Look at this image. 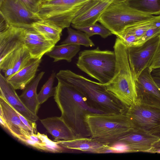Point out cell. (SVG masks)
I'll list each match as a JSON object with an SVG mask.
<instances>
[{
  "instance_id": "obj_22",
  "label": "cell",
  "mask_w": 160,
  "mask_h": 160,
  "mask_svg": "<svg viewBox=\"0 0 160 160\" xmlns=\"http://www.w3.org/2000/svg\"><path fill=\"white\" fill-rule=\"evenodd\" d=\"M32 28L55 44L60 40L63 30L53 23L42 20L34 23Z\"/></svg>"
},
{
  "instance_id": "obj_32",
  "label": "cell",
  "mask_w": 160,
  "mask_h": 160,
  "mask_svg": "<svg viewBox=\"0 0 160 160\" xmlns=\"http://www.w3.org/2000/svg\"><path fill=\"white\" fill-rule=\"evenodd\" d=\"M28 9L37 14L42 0H19Z\"/></svg>"
},
{
  "instance_id": "obj_15",
  "label": "cell",
  "mask_w": 160,
  "mask_h": 160,
  "mask_svg": "<svg viewBox=\"0 0 160 160\" xmlns=\"http://www.w3.org/2000/svg\"><path fill=\"white\" fill-rule=\"evenodd\" d=\"M33 59L23 46L9 53L0 61V69L7 78L26 66Z\"/></svg>"
},
{
  "instance_id": "obj_8",
  "label": "cell",
  "mask_w": 160,
  "mask_h": 160,
  "mask_svg": "<svg viewBox=\"0 0 160 160\" xmlns=\"http://www.w3.org/2000/svg\"><path fill=\"white\" fill-rule=\"evenodd\" d=\"M126 114L134 128L160 138V106L138 99L127 109Z\"/></svg>"
},
{
  "instance_id": "obj_33",
  "label": "cell",
  "mask_w": 160,
  "mask_h": 160,
  "mask_svg": "<svg viewBox=\"0 0 160 160\" xmlns=\"http://www.w3.org/2000/svg\"><path fill=\"white\" fill-rule=\"evenodd\" d=\"M17 112L22 122L30 130L33 134L37 133V124L35 122L29 120L18 112Z\"/></svg>"
},
{
  "instance_id": "obj_18",
  "label": "cell",
  "mask_w": 160,
  "mask_h": 160,
  "mask_svg": "<svg viewBox=\"0 0 160 160\" xmlns=\"http://www.w3.org/2000/svg\"><path fill=\"white\" fill-rule=\"evenodd\" d=\"M63 147L93 153H104L110 143L91 137L76 138L70 140L56 141Z\"/></svg>"
},
{
  "instance_id": "obj_20",
  "label": "cell",
  "mask_w": 160,
  "mask_h": 160,
  "mask_svg": "<svg viewBox=\"0 0 160 160\" xmlns=\"http://www.w3.org/2000/svg\"><path fill=\"white\" fill-rule=\"evenodd\" d=\"M41 59H33L17 72L7 78L15 90H23L35 78Z\"/></svg>"
},
{
  "instance_id": "obj_14",
  "label": "cell",
  "mask_w": 160,
  "mask_h": 160,
  "mask_svg": "<svg viewBox=\"0 0 160 160\" xmlns=\"http://www.w3.org/2000/svg\"><path fill=\"white\" fill-rule=\"evenodd\" d=\"M0 117L4 121L7 130L15 138L22 142L33 133L22 122L17 112L0 97Z\"/></svg>"
},
{
  "instance_id": "obj_4",
  "label": "cell",
  "mask_w": 160,
  "mask_h": 160,
  "mask_svg": "<svg viewBox=\"0 0 160 160\" xmlns=\"http://www.w3.org/2000/svg\"><path fill=\"white\" fill-rule=\"evenodd\" d=\"M85 120L91 137L111 143L134 128L126 112L121 113H89Z\"/></svg>"
},
{
  "instance_id": "obj_9",
  "label": "cell",
  "mask_w": 160,
  "mask_h": 160,
  "mask_svg": "<svg viewBox=\"0 0 160 160\" xmlns=\"http://www.w3.org/2000/svg\"><path fill=\"white\" fill-rule=\"evenodd\" d=\"M0 14L10 25L25 29L32 28L34 23L41 20L19 0H2Z\"/></svg>"
},
{
  "instance_id": "obj_13",
  "label": "cell",
  "mask_w": 160,
  "mask_h": 160,
  "mask_svg": "<svg viewBox=\"0 0 160 160\" xmlns=\"http://www.w3.org/2000/svg\"><path fill=\"white\" fill-rule=\"evenodd\" d=\"M135 80L138 99L148 104L160 106V88L154 81L148 68Z\"/></svg>"
},
{
  "instance_id": "obj_11",
  "label": "cell",
  "mask_w": 160,
  "mask_h": 160,
  "mask_svg": "<svg viewBox=\"0 0 160 160\" xmlns=\"http://www.w3.org/2000/svg\"><path fill=\"white\" fill-rule=\"evenodd\" d=\"M160 138L133 128L124 135L111 143H117L124 148L125 152H147Z\"/></svg>"
},
{
  "instance_id": "obj_19",
  "label": "cell",
  "mask_w": 160,
  "mask_h": 160,
  "mask_svg": "<svg viewBox=\"0 0 160 160\" xmlns=\"http://www.w3.org/2000/svg\"><path fill=\"white\" fill-rule=\"evenodd\" d=\"M40 121L54 141L70 140L76 138L73 133L61 117H54L40 119Z\"/></svg>"
},
{
  "instance_id": "obj_28",
  "label": "cell",
  "mask_w": 160,
  "mask_h": 160,
  "mask_svg": "<svg viewBox=\"0 0 160 160\" xmlns=\"http://www.w3.org/2000/svg\"><path fill=\"white\" fill-rule=\"evenodd\" d=\"M73 28L86 33L90 37L97 34L105 38L112 34V32L102 25L96 23L85 26H78L71 25Z\"/></svg>"
},
{
  "instance_id": "obj_5",
  "label": "cell",
  "mask_w": 160,
  "mask_h": 160,
  "mask_svg": "<svg viewBox=\"0 0 160 160\" xmlns=\"http://www.w3.org/2000/svg\"><path fill=\"white\" fill-rule=\"evenodd\" d=\"M116 64L114 51L101 50L98 47L80 52L76 63L80 69L103 84L113 77Z\"/></svg>"
},
{
  "instance_id": "obj_35",
  "label": "cell",
  "mask_w": 160,
  "mask_h": 160,
  "mask_svg": "<svg viewBox=\"0 0 160 160\" xmlns=\"http://www.w3.org/2000/svg\"><path fill=\"white\" fill-rule=\"evenodd\" d=\"M104 1H107L112 3L126 2L127 0H99Z\"/></svg>"
},
{
  "instance_id": "obj_12",
  "label": "cell",
  "mask_w": 160,
  "mask_h": 160,
  "mask_svg": "<svg viewBox=\"0 0 160 160\" xmlns=\"http://www.w3.org/2000/svg\"><path fill=\"white\" fill-rule=\"evenodd\" d=\"M112 3L99 0H88L78 10L71 25L85 26L96 23Z\"/></svg>"
},
{
  "instance_id": "obj_34",
  "label": "cell",
  "mask_w": 160,
  "mask_h": 160,
  "mask_svg": "<svg viewBox=\"0 0 160 160\" xmlns=\"http://www.w3.org/2000/svg\"><path fill=\"white\" fill-rule=\"evenodd\" d=\"M147 152L160 153V138L155 142Z\"/></svg>"
},
{
  "instance_id": "obj_25",
  "label": "cell",
  "mask_w": 160,
  "mask_h": 160,
  "mask_svg": "<svg viewBox=\"0 0 160 160\" xmlns=\"http://www.w3.org/2000/svg\"><path fill=\"white\" fill-rule=\"evenodd\" d=\"M55 44L49 41H41L25 38L24 46L33 59H41L42 57L55 46Z\"/></svg>"
},
{
  "instance_id": "obj_27",
  "label": "cell",
  "mask_w": 160,
  "mask_h": 160,
  "mask_svg": "<svg viewBox=\"0 0 160 160\" xmlns=\"http://www.w3.org/2000/svg\"><path fill=\"white\" fill-rule=\"evenodd\" d=\"M68 35L66 38L62 42L61 44H72L82 45L86 47H92L94 44L90 37L85 32L76 30L71 28H67Z\"/></svg>"
},
{
  "instance_id": "obj_31",
  "label": "cell",
  "mask_w": 160,
  "mask_h": 160,
  "mask_svg": "<svg viewBox=\"0 0 160 160\" xmlns=\"http://www.w3.org/2000/svg\"><path fill=\"white\" fill-rule=\"evenodd\" d=\"M158 37V42L156 49L148 67L151 72L154 69L160 68V33Z\"/></svg>"
},
{
  "instance_id": "obj_17",
  "label": "cell",
  "mask_w": 160,
  "mask_h": 160,
  "mask_svg": "<svg viewBox=\"0 0 160 160\" xmlns=\"http://www.w3.org/2000/svg\"><path fill=\"white\" fill-rule=\"evenodd\" d=\"M0 97L2 98L17 112L29 120L36 122L37 115L30 111L22 103L15 89L8 82L7 78L0 74Z\"/></svg>"
},
{
  "instance_id": "obj_26",
  "label": "cell",
  "mask_w": 160,
  "mask_h": 160,
  "mask_svg": "<svg viewBox=\"0 0 160 160\" xmlns=\"http://www.w3.org/2000/svg\"><path fill=\"white\" fill-rule=\"evenodd\" d=\"M126 2L130 7L142 13L160 14V0H127Z\"/></svg>"
},
{
  "instance_id": "obj_6",
  "label": "cell",
  "mask_w": 160,
  "mask_h": 160,
  "mask_svg": "<svg viewBox=\"0 0 160 160\" xmlns=\"http://www.w3.org/2000/svg\"><path fill=\"white\" fill-rule=\"evenodd\" d=\"M155 16L139 12L129 6L126 2H122L111 3L98 22L112 34L117 35L127 27Z\"/></svg>"
},
{
  "instance_id": "obj_16",
  "label": "cell",
  "mask_w": 160,
  "mask_h": 160,
  "mask_svg": "<svg viewBox=\"0 0 160 160\" xmlns=\"http://www.w3.org/2000/svg\"><path fill=\"white\" fill-rule=\"evenodd\" d=\"M26 29L10 25L0 32V61L24 44Z\"/></svg>"
},
{
  "instance_id": "obj_2",
  "label": "cell",
  "mask_w": 160,
  "mask_h": 160,
  "mask_svg": "<svg viewBox=\"0 0 160 160\" xmlns=\"http://www.w3.org/2000/svg\"><path fill=\"white\" fill-rule=\"evenodd\" d=\"M56 77L76 87L86 97L92 107L105 113L126 112L127 109L103 84L69 70H60L56 74Z\"/></svg>"
},
{
  "instance_id": "obj_24",
  "label": "cell",
  "mask_w": 160,
  "mask_h": 160,
  "mask_svg": "<svg viewBox=\"0 0 160 160\" xmlns=\"http://www.w3.org/2000/svg\"><path fill=\"white\" fill-rule=\"evenodd\" d=\"M80 45L65 44L55 46L45 54L53 59V62L65 60L70 62L80 50Z\"/></svg>"
},
{
  "instance_id": "obj_37",
  "label": "cell",
  "mask_w": 160,
  "mask_h": 160,
  "mask_svg": "<svg viewBox=\"0 0 160 160\" xmlns=\"http://www.w3.org/2000/svg\"><path fill=\"white\" fill-rule=\"evenodd\" d=\"M2 0H0V2H1Z\"/></svg>"
},
{
  "instance_id": "obj_21",
  "label": "cell",
  "mask_w": 160,
  "mask_h": 160,
  "mask_svg": "<svg viewBox=\"0 0 160 160\" xmlns=\"http://www.w3.org/2000/svg\"><path fill=\"white\" fill-rule=\"evenodd\" d=\"M44 73L43 71L39 73L26 86L19 96L21 101L27 108L36 115L40 105L38 99L37 90L39 83Z\"/></svg>"
},
{
  "instance_id": "obj_1",
  "label": "cell",
  "mask_w": 160,
  "mask_h": 160,
  "mask_svg": "<svg viewBox=\"0 0 160 160\" xmlns=\"http://www.w3.org/2000/svg\"><path fill=\"white\" fill-rule=\"evenodd\" d=\"M57 79L54 98L61 112V118L76 138L91 137L85 120L86 115L105 113L92 107L86 97L76 87Z\"/></svg>"
},
{
  "instance_id": "obj_10",
  "label": "cell",
  "mask_w": 160,
  "mask_h": 160,
  "mask_svg": "<svg viewBox=\"0 0 160 160\" xmlns=\"http://www.w3.org/2000/svg\"><path fill=\"white\" fill-rule=\"evenodd\" d=\"M158 35L151 38L141 45L128 48V60L135 80L148 67L158 44Z\"/></svg>"
},
{
  "instance_id": "obj_30",
  "label": "cell",
  "mask_w": 160,
  "mask_h": 160,
  "mask_svg": "<svg viewBox=\"0 0 160 160\" xmlns=\"http://www.w3.org/2000/svg\"><path fill=\"white\" fill-rule=\"evenodd\" d=\"M40 138L42 143V150L53 153H60L63 152L62 146L56 141H53L50 139L46 135L41 134L39 132L36 133Z\"/></svg>"
},
{
  "instance_id": "obj_36",
  "label": "cell",
  "mask_w": 160,
  "mask_h": 160,
  "mask_svg": "<svg viewBox=\"0 0 160 160\" xmlns=\"http://www.w3.org/2000/svg\"><path fill=\"white\" fill-rule=\"evenodd\" d=\"M153 78L158 85L160 88V77L152 76Z\"/></svg>"
},
{
  "instance_id": "obj_23",
  "label": "cell",
  "mask_w": 160,
  "mask_h": 160,
  "mask_svg": "<svg viewBox=\"0 0 160 160\" xmlns=\"http://www.w3.org/2000/svg\"><path fill=\"white\" fill-rule=\"evenodd\" d=\"M158 27H160V14L151 19L128 26L120 34H128L135 37L138 39L136 46L139 40L147 31L151 28Z\"/></svg>"
},
{
  "instance_id": "obj_7",
  "label": "cell",
  "mask_w": 160,
  "mask_h": 160,
  "mask_svg": "<svg viewBox=\"0 0 160 160\" xmlns=\"http://www.w3.org/2000/svg\"><path fill=\"white\" fill-rule=\"evenodd\" d=\"M88 0H42L37 14L63 29L69 27L78 10Z\"/></svg>"
},
{
  "instance_id": "obj_29",
  "label": "cell",
  "mask_w": 160,
  "mask_h": 160,
  "mask_svg": "<svg viewBox=\"0 0 160 160\" xmlns=\"http://www.w3.org/2000/svg\"><path fill=\"white\" fill-rule=\"evenodd\" d=\"M56 76V72H53L37 94L38 99L40 105L45 102L49 98L54 96L55 87H53V85Z\"/></svg>"
},
{
  "instance_id": "obj_3",
  "label": "cell",
  "mask_w": 160,
  "mask_h": 160,
  "mask_svg": "<svg viewBox=\"0 0 160 160\" xmlns=\"http://www.w3.org/2000/svg\"><path fill=\"white\" fill-rule=\"evenodd\" d=\"M113 48L116 57L115 74L111 80L104 85L128 109L138 99L136 80L130 67L127 47L117 37Z\"/></svg>"
}]
</instances>
